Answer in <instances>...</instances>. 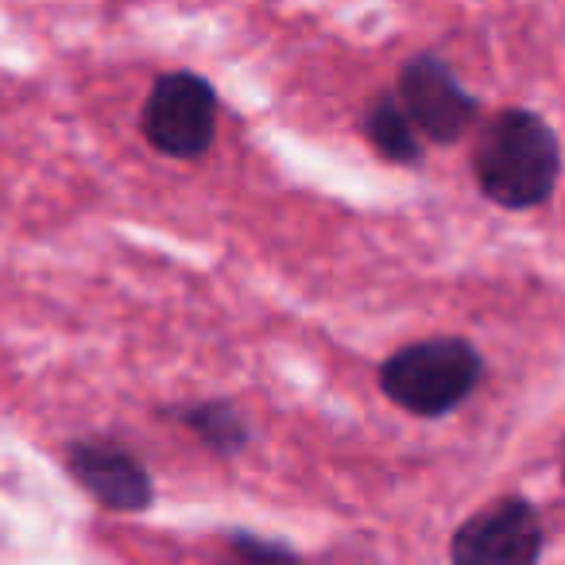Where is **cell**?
Segmentation results:
<instances>
[{
  "instance_id": "cell-4",
  "label": "cell",
  "mask_w": 565,
  "mask_h": 565,
  "mask_svg": "<svg viewBox=\"0 0 565 565\" xmlns=\"http://www.w3.org/2000/svg\"><path fill=\"white\" fill-rule=\"evenodd\" d=\"M542 550L539 511L526 500H495L457 526L454 565H534Z\"/></svg>"
},
{
  "instance_id": "cell-5",
  "label": "cell",
  "mask_w": 565,
  "mask_h": 565,
  "mask_svg": "<svg viewBox=\"0 0 565 565\" xmlns=\"http://www.w3.org/2000/svg\"><path fill=\"white\" fill-rule=\"evenodd\" d=\"M399 102L411 113L418 132L438 143H454L457 136H465L472 113H477V102L465 94L454 71L434 55H418L403 66Z\"/></svg>"
},
{
  "instance_id": "cell-8",
  "label": "cell",
  "mask_w": 565,
  "mask_h": 565,
  "mask_svg": "<svg viewBox=\"0 0 565 565\" xmlns=\"http://www.w3.org/2000/svg\"><path fill=\"white\" fill-rule=\"evenodd\" d=\"M182 418H186V423L194 426V430L202 434L213 449H225V454H233V449H241L244 441H248V426H244L241 415H236L233 407H225V403L190 407Z\"/></svg>"
},
{
  "instance_id": "cell-1",
  "label": "cell",
  "mask_w": 565,
  "mask_h": 565,
  "mask_svg": "<svg viewBox=\"0 0 565 565\" xmlns=\"http://www.w3.org/2000/svg\"><path fill=\"white\" fill-rule=\"evenodd\" d=\"M557 140L546 120L534 113H500L477 143V179L492 202L508 210H526L550 198L557 182Z\"/></svg>"
},
{
  "instance_id": "cell-6",
  "label": "cell",
  "mask_w": 565,
  "mask_h": 565,
  "mask_svg": "<svg viewBox=\"0 0 565 565\" xmlns=\"http://www.w3.org/2000/svg\"><path fill=\"white\" fill-rule=\"evenodd\" d=\"M66 465L94 500L113 511H140L151 503V480L132 454L105 441H78L66 449Z\"/></svg>"
},
{
  "instance_id": "cell-9",
  "label": "cell",
  "mask_w": 565,
  "mask_h": 565,
  "mask_svg": "<svg viewBox=\"0 0 565 565\" xmlns=\"http://www.w3.org/2000/svg\"><path fill=\"white\" fill-rule=\"evenodd\" d=\"M233 557H236V565H299V557L287 546L267 542V539H252V534H236Z\"/></svg>"
},
{
  "instance_id": "cell-7",
  "label": "cell",
  "mask_w": 565,
  "mask_h": 565,
  "mask_svg": "<svg viewBox=\"0 0 565 565\" xmlns=\"http://www.w3.org/2000/svg\"><path fill=\"white\" fill-rule=\"evenodd\" d=\"M364 128H369V140L387 159H395V163H415L418 159V128L411 120V113L403 109V102H395V97L372 102Z\"/></svg>"
},
{
  "instance_id": "cell-3",
  "label": "cell",
  "mask_w": 565,
  "mask_h": 565,
  "mask_svg": "<svg viewBox=\"0 0 565 565\" xmlns=\"http://www.w3.org/2000/svg\"><path fill=\"white\" fill-rule=\"evenodd\" d=\"M143 132L151 148L174 159H194L217 132V94L198 74H163L143 105Z\"/></svg>"
},
{
  "instance_id": "cell-2",
  "label": "cell",
  "mask_w": 565,
  "mask_h": 565,
  "mask_svg": "<svg viewBox=\"0 0 565 565\" xmlns=\"http://www.w3.org/2000/svg\"><path fill=\"white\" fill-rule=\"evenodd\" d=\"M480 380V356L469 341L438 338L407 345L384 364L380 384L411 415H446Z\"/></svg>"
}]
</instances>
